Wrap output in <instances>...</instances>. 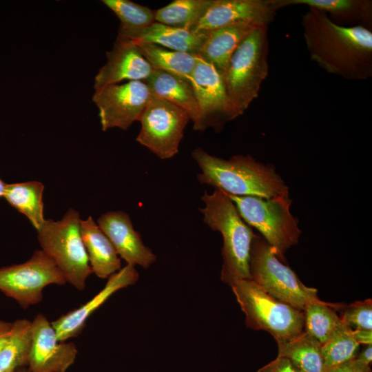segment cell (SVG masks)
I'll list each match as a JSON object with an SVG mask.
<instances>
[{
	"instance_id": "e0dca14e",
	"label": "cell",
	"mask_w": 372,
	"mask_h": 372,
	"mask_svg": "<svg viewBox=\"0 0 372 372\" xmlns=\"http://www.w3.org/2000/svg\"><path fill=\"white\" fill-rule=\"evenodd\" d=\"M138 277L134 266L130 265L110 276L103 289L91 300L51 322L58 340L63 342L78 336L88 318L99 307L118 290L136 282Z\"/></svg>"
},
{
	"instance_id": "4fadbf2b",
	"label": "cell",
	"mask_w": 372,
	"mask_h": 372,
	"mask_svg": "<svg viewBox=\"0 0 372 372\" xmlns=\"http://www.w3.org/2000/svg\"><path fill=\"white\" fill-rule=\"evenodd\" d=\"M32 341L28 368L32 372H66L78 350L73 342L59 341L51 322L42 313L32 320Z\"/></svg>"
},
{
	"instance_id": "8d00e7d4",
	"label": "cell",
	"mask_w": 372,
	"mask_h": 372,
	"mask_svg": "<svg viewBox=\"0 0 372 372\" xmlns=\"http://www.w3.org/2000/svg\"><path fill=\"white\" fill-rule=\"evenodd\" d=\"M6 184L0 178V198L3 197Z\"/></svg>"
},
{
	"instance_id": "277c9868",
	"label": "cell",
	"mask_w": 372,
	"mask_h": 372,
	"mask_svg": "<svg viewBox=\"0 0 372 372\" xmlns=\"http://www.w3.org/2000/svg\"><path fill=\"white\" fill-rule=\"evenodd\" d=\"M268 50L267 25H259L236 50L223 76L228 97L240 115L258 97L268 75Z\"/></svg>"
},
{
	"instance_id": "ac0fdd59",
	"label": "cell",
	"mask_w": 372,
	"mask_h": 372,
	"mask_svg": "<svg viewBox=\"0 0 372 372\" xmlns=\"http://www.w3.org/2000/svg\"><path fill=\"white\" fill-rule=\"evenodd\" d=\"M259 25L240 22L207 32L198 56L212 65L222 79L240 43Z\"/></svg>"
},
{
	"instance_id": "1f68e13d",
	"label": "cell",
	"mask_w": 372,
	"mask_h": 372,
	"mask_svg": "<svg viewBox=\"0 0 372 372\" xmlns=\"http://www.w3.org/2000/svg\"><path fill=\"white\" fill-rule=\"evenodd\" d=\"M326 372H371V370L369 365L355 358L337 365Z\"/></svg>"
},
{
	"instance_id": "d6986e66",
	"label": "cell",
	"mask_w": 372,
	"mask_h": 372,
	"mask_svg": "<svg viewBox=\"0 0 372 372\" xmlns=\"http://www.w3.org/2000/svg\"><path fill=\"white\" fill-rule=\"evenodd\" d=\"M81 234L92 273L108 278L121 269V261L113 245L91 216L81 220Z\"/></svg>"
},
{
	"instance_id": "74e56055",
	"label": "cell",
	"mask_w": 372,
	"mask_h": 372,
	"mask_svg": "<svg viewBox=\"0 0 372 372\" xmlns=\"http://www.w3.org/2000/svg\"><path fill=\"white\" fill-rule=\"evenodd\" d=\"M14 372H32L28 367H21L17 369Z\"/></svg>"
},
{
	"instance_id": "7c38bea8",
	"label": "cell",
	"mask_w": 372,
	"mask_h": 372,
	"mask_svg": "<svg viewBox=\"0 0 372 372\" xmlns=\"http://www.w3.org/2000/svg\"><path fill=\"white\" fill-rule=\"evenodd\" d=\"M151 96L142 81L110 85L95 90L92 101L99 109L102 130L113 127L127 130L138 121Z\"/></svg>"
},
{
	"instance_id": "3957f363",
	"label": "cell",
	"mask_w": 372,
	"mask_h": 372,
	"mask_svg": "<svg viewBox=\"0 0 372 372\" xmlns=\"http://www.w3.org/2000/svg\"><path fill=\"white\" fill-rule=\"evenodd\" d=\"M201 199L205 207L199 210L203 214V221L213 231H219L223 238L221 280L231 286L241 280H251L249 254L255 236L251 227L242 220L233 201L221 190L215 189L212 194L205 192Z\"/></svg>"
},
{
	"instance_id": "8992f818",
	"label": "cell",
	"mask_w": 372,
	"mask_h": 372,
	"mask_svg": "<svg viewBox=\"0 0 372 372\" xmlns=\"http://www.w3.org/2000/svg\"><path fill=\"white\" fill-rule=\"evenodd\" d=\"M231 287L247 327L269 332L277 343L291 340L304 331L303 311L271 297L251 280H241Z\"/></svg>"
},
{
	"instance_id": "6da1fadb",
	"label": "cell",
	"mask_w": 372,
	"mask_h": 372,
	"mask_svg": "<svg viewBox=\"0 0 372 372\" xmlns=\"http://www.w3.org/2000/svg\"><path fill=\"white\" fill-rule=\"evenodd\" d=\"M301 25L311 59L326 72L353 81L372 76V32L368 28L338 25L313 8L302 15Z\"/></svg>"
},
{
	"instance_id": "603a6c76",
	"label": "cell",
	"mask_w": 372,
	"mask_h": 372,
	"mask_svg": "<svg viewBox=\"0 0 372 372\" xmlns=\"http://www.w3.org/2000/svg\"><path fill=\"white\" fill-rule=\"evenodd\" d=\"M134 43L154 70H161L189 81L197 63V55L170 50L153 43Z\"/></svg>"
},
{
	"instance_id": "5bb4252c",
	"label": "cell",
	"mask_w": 372,
	"mask_h": 372,
	"mask_svg": "<svg viewBox=\"0 0 372 372\" xmlns=\"http://www.w3.org/2000/svg\"><path fill=\"white\" fill-rule=\"evenodd\" d=\"M277 10L273 0H213L192 31L208 32L240 22L268 25Z\"/></svg>"
},
{
	"instance_id": "cb8c5ba5",
	"label": "cell",
	"mask_w": 372,
	"mask_h": 372,
	"mask_svg": "<svg viewBox=\"0 0 372 372\" xmlns=\"http://www.w3.org/2000/svg\"><path fill=\"white\" fill-rule=\"evenodd\" d=\"M277 344L278 357L287 359L299 372H325L322 345L305 331L291 340Z\"/></svg>"
},
{
	"instance_id": "7402d4cb",
	"label": "cell",
	"mask_w": 372,
	"mask_h": 372,
	"mask_svg": "<svg viewBox=\"0 0 372 372\" xmlns=\"http://www.w3.org/2000/svg\"><path fill=\"white\" fill-rule=\"evenodd\" d=\"M44 185L37 180L6 184L3 197L18 211L25 215L39 231L45 219L43 193Z\"/></svg>"
},
{
	"instance_id": "4dcf8cb0",
	"label": "cell",
	"mask_w": 372,
	"mask_h": 372,
	"mask_svg": "<svg viewBox=\"0 0 372 372\" xmlns=\"http://www.w3.org/2000/svg\"><path fill=\"white\" fill-rule=\"evenodd\" d=\"M341 309L340 319L342 322L352 330L372 331V301L367 299L358 301L347 306L338 304L336 307Z\"/></svg>"
},
{
	"instance_id": "30bf717a",
	"label": "cell",
	"mask_w": 372,
	"mask_h": 372,
	"mask_svg": "<svg viewBox=\"0 0 372 372\" xmlns=\"http://www.w3.org/2000/svg\"><path fill=\"white\" fill-rule=\"evenodd\" d=\"M65 283L54 262L41 249L25 262L0 268V291L23 309L40 302L45 287Z\"/></svg>"
},
{
	"instance_id": "9c48e42d",
	"label": "cell",
	"mask_w": 372,
	"mask_h": 372,
	"mask_svg": "<svg viewBox=\"0 0 372 372\" xmlns=\"http://www.w3.org/2000/svg\"><path fill=\"white\" fill-rule=\"evenodd\" d=\"M189 120L185 110L152 94L138 119L141 130L136 140L158 158H171L178 152Z\"/></svg>"
},
{
	"instance_id": "f1b7e54d",
	"label": "cell",
	"mask_w": 372,
	"mask_h": 372,
	"mask_svg": "<svg viewBox=\"0 0 372 372\" xmlns=\"http://www.w3.org/2000/svg\"><path fill=\"white\" fill-rule=\"evenodd\" d=\"M102 3L120 20L118 37H124L155 22L154 10L147 6L129 0H103Z\"/></svg>"
},
{
	"instance_id": "83f0119b",
	"label": "cell",
	"mask_w": 372,
	"mask_h": 372,
	"mask_svg": "<svg viewBox=\"0 0 372 372\" xmlns=\"http://www.w3.org/2000/svg\"><path fill=\"white\" fill-rule=\"evenodd\" d=\"M337 304L321 301L311 302L304 309V331L324 344L343 322L333 309Z\"/></svg>"
},
{
	"instance_id": "5b68a950",
	"label": "cell",
	"mask_w": 372,
	"mask_h": 372,
	"mask_svg": "<svg viewBox=\"0 0 372 372\" xmlns=\"http://www.w3.org/2000/svg\"><path fill=\"white\" fill-rule=\"evenodd\" d=\"M80 214L70 209L59 220H45L38 231L43 251L54 262L66 282L81 291L92 273L81 234Z\"/></svg>"
},
{
	"instance_id": "4316f807",
	"label": "cell",
	"mask_w": 372,
	"mask_h": 372,
	"mask_svg": "<svg viewBox=\"0 0 372 372\" xmlns=\"http://www.w3.org/2000/svg\"><path fill=\"white\" fill-rule=\"evenodd\" d=\"M278 10L293 5H304L338 18L371 21V1L366 0H273Z\"/></svg>"
},
{
	"instance_id": "e575fe53",
	"label": "cell",
	"mask_w": 372,
	"mask_h": 372,
	"mask_svg": "<svg viewBox=\"0 0 372 372\" xmlns=\"http://www.w3.org/2000/svg\"><path fill=\"white\" fill-rule=\"evenodd\" d=\"M11 322L0 320V351L7 342L11 331Z\"/></svg>"
},
{
	"instance_id": "ffe728a7",
	"label": "cell",
	"mask_w": 372,
	"mask_h": 372,
	"mask_svg": "<svg viewBox=\"0 0 372 372\" xmlns=\"http://www.w3.org/2000/svg\"><path fill=\"white\" fill-rule=\"evenodd\" d=\"M206 35L207 32H194L155 21L121 38L134 43H153L170 50L198 55Z\"/></svg>"
},
{
	"instance_id": "44dd1931",
	"label": "cell",
	"mask_w": 372,
	"mask_h": 372,
	"mask_svg": "<svg viewBox=\"0 0 372 372\" xmlns=\"http://www.w3.org/2000/svg\"><path fill=\"white\" fill-rule=\"evenodd\" d=\"M151 94L185 110L193 122V129L199 120V109L189 81L178 76L154 70L144 81Z\"/></svg>"
},
{
	"instance_id": "d6a6232c",
	"label": "cell",
	"mask_w": 372,
	"mask_h": 372,
	"mask_svg": "<svg viewBox=\"0 0 372 372\" xmlns=\"http://www.w3.org/2000/svg\"><path fill=\"white\" fill-rule=\"evenodd\" d=\"M257 372H299L292 364L286 358L277 357Z\"/></svg>"
},
{
	"instance_id": "7a4b0ae2",
	"label": "cell",
	"mask_w": 372,
	"mask_h": 372,
	"mask_svg": "<svg viewBox=\"0 0 372 372\" xmlns=\"http://www.w3.org/2000/svg\"><path fill=\"white\" fill-rule=\"evenodd\" d=\"M201 172L198 181L234 196L271 198L289 194V188L271 165H265L249 155H236L225 160L200 147L192 152Z\"/></svg>"
},
{
	"instance_id": "52a82bcc",
	"label": "cell",
	"mask_w": 372,
	"mask_h": 372,
	"mask_svg": "<svg viewBox=\"0 0 372 372\" xmlns=\"http://www.w3.org/2000/svg\"><path fill=\"white\" fill-rule=\"evenodd\" d=\"M249 273L251 280L265 292L300 311L320 300L317 289L304 285L277 257L274 249L256 234L251 244Z\"/></svg>"
},
{
	"instance_id": "d4e9b609",
	"label": "cell",
	"mask_w": 372,
	"mask_h": 372,
	"mask_svg": "<svg viewBox=\"0 0 372 372\" xmlns=\"http://www.w3.org/2000/svg\"><path fill=\"white\" fill-rule=\"evenodd\" d=\"M32 321L18 319L12 323L6 343L0 351V372H14L28 366L32 341Z\"/></svg>"
},
{
	"instance_id": "2e32d148",
	"label": "cell",
	"mask_w": 372,
	"mask_h": 372,
	"mask_svg": "<svg viewBox=\"0 0 372 372\" xmlns=\"http://www.w3.org/2000/svg\"><path fill=\"white\" fill-rule=\"evenodd\" d=\"M97 224L127 265H138L147 269L156 261V255L143 244L127 213L106 212L99 218Z\"/></svg>"
},
{
	"instance_id": "9a60e30c",
	"label": "cell",
	"mask_w": 372,
	"mask_h": 372,
	"mask_svg": "<svg viewBox=\"0 0 372 372\" xmlns=\"http://www.w3.org/2000/svg\"><path fill=\"white\" fill-rule=\"evenodd\" d=\"M107 61L94 77L95 90L127 80L144 81L154 69L132 41L117 36Z\"/></svg>"
},
{
	"instance_id": "484cf974",
	"label": "cell",
	"mask_w": 372,
	"mask_h": 372,
	"mask_svg": "<svg viewBox=\"0 0 372 372\" xmlns=\"http://www.w3.org/2000/svg\"><path fill=\"white\" fill-rule=\"evenodd\" d=\"M213 0H174L154 10L156 22L192 31Z\"/></svg>"
},
{
	"instance_id": "d590c367",
	"label": "cell",
	"mask_w": 372,
	"mask_h": 372,
	"mask_svg": "<svg viewBox=\"0 0 372 372\" xmlns=\"http://www.w3.org/2000/svg\"><path fill=\"white\" fill-rule=\"evenodd\" d=\"M362 362L369 365L372 360V347L371 344L368 345V347L363 350L360 353L357 355L355 357Z\"/></svg>"
},
{
	"instance_id": "8fae6325",
	"label": "cell",
	"mask_w": 372,
	"mask_h": 372,
	"mask_svg": "<svg viewBox=\"0 0 372 372\" xmlns=\"http://www.w3.org/2000/svg\"><path fill=\"white\" fill-rule=\"evenodd\" d=\"M189 81L199 109V120L194 130L211 127L220 131L226 123L240 116L228 97L221 76L212 65L198 56Z\"/></svg>"
},
{
	"instance_id": "ba28073f",
	"label": "cell",
	"mask_w": 372,
	"mask_h": 372,
	"mask_svg": "<svg viewBox=\"0 0 372 372\" xmlns=\"http://www.w3.org/2000/svg\"><path fill=\"white\" fill-rule=\"evenodd\" d=\"M227 195L242 220L260 233L280 260L291 247L298 243L301 231L298 219L290 212L292 200L289 194L271 198Z\"/></svg>"
},
{
	"instance_id": "f546056e",
	"label": "cell",
	"mask_w": 372,
	"mask_h": 372,
	"mask_svg": "<svg viewBox=\"0 0 372 372\" xmlns=\"http://www.w3.org/2000/svg\"><path fill=\"white\" fill-rule=\"evenodd\" d=\"M360 344L352 335V329L342 323L322 345L321 351L325 372L342 363L355 358Z\"/></svg>"
},
{
	"instance_id": "836d02e7",
	"label": "cell",
	"mask_w": 372,
	"mask_h": 372,
	"mask_svg": "<svg viewBox=\"0 0 372 372\" xmlns=\"http://www.w3.org/2000/svg\"><path fill=\"white\" fill-rule=\"evenodd\" d=\"M352 335L355 340L359 344H371L372 331L352 330Z\"/></svg>"
}]
</instances>
